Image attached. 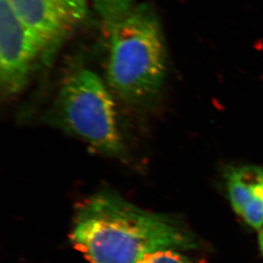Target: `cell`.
I'll list each match as a JSON object with an SVG mask.
<instances>
[{
	"instance_id": "cell-7",
	"label": "cell",
	"mask_w": 263,
	"mask_h": 263,
	"mask_svg": "<svg viewBox=\"0 0 263 263\" xmlns=\"http://www.w3.org/2000/svg\"><path fill=\"white\" fill-rule=\"evenodd\" d=\"M108 28L123 17L134 6V0H88Z\"/></svg>"
},
{
	"instance_id": "cell-10",
	"label": "cell",
	"mask_w": 263,
	"mask_h": 263,
	"mask_svg": "<svg viewBox=\"0 0 263 263\" xmlns=\"http://www.w3.org/2000/svg\"><path fill=\"white\" fill-rule=\"evenodd\" d=\"M259 245H260V249L263 254V230L259 234Z\"/></svg>"
},
{
	"instance_id": "cell-4",
	"label": "cell",
	"mask_w": 263,
	"mask_h": 263,
	"mask_svg": "<svg viewBox=\"0 0 263 263\" xmlns=\"http://www.w3.org/2000/svg\"><path fill=\"white\" fill-rule=\"evenodd\" d=\"M47 47L15 15L7 0H0V85L13 97L23 91Z\"/></svg>"
},
{
	"instance_id": "cell-5",
	"label": "cell",
	"mask_w": 263,
	"mask_h": 263,
	"mask_svg": "<svg viewBox=\"0 0 263 263\" xmlns=\"http://www.w3.org/2000/svg\"><path fill=\"white\" fill-rule=\"evenodd\" d=\"M15 15L48 50L85 20L88 0H7Z\"/></svg>"
},
{
	"instance_id": "cell-9",
	"label": "cell",
	"mask_w": 263,
	"mask_h": 263,
	"mask_svg": "<svg viewBox=\"0 0 263 263\" xmlns=\"http://www.w3.org/2000/svg\"><path fill=\"white\" fill-rule=\"evenodd\" d=\"M177 250H163L149 254L139 263H194Z\"/></svg>"
},
{
	"instance_id": "cell-1",
	"label": "cell",
	"mask_w": 263,
	"mask_h": 263,
	"mask_svg": "<svg viewBox=\"0 0 263 263\" xmlns=\"http://www.w3.org/2000/svg\"><path fill=\"white\" fill-rule=\"evenodd\" d=\"M70 241L89 263H139L156 251L199 245L176 218L145 211L111 190L97 192L79 204Z\"/></svg>"
},
{
	"instance_id": "cell-3",
	"label": "cell",
	"mask_w": 263,
	"mask_h": 263,
	"mask_svg": "<svg viewBox=\"0 0 263 263\" xmlns=\"http://www.w3.org/2000/svg\"><path fill=\"white\" fill-rule=\"evenodd\" d=\"M54 112L62 129L96 151L115 159L128 158L114 99L101 78L91 70H77L65 79Z\"/></svg>"
},
{
	"instance_id": "cell-2",
	"label": "cell",
	"mask_w": 263,
	"mask_h": 263,
	"mask_svg": "<svg viewBox=\"0 0 263 263\" xmlns=\"http://www.w3.org/2000/svg\"><path fill=\"white\" fill-rule=\"evenodd\" d=\"M107 82L124 103L149 106L161 93L168 53L156 13L136 5L110 27Z\"/></svg>"
},
{
	"instance_id": "cell-8",
	"label": "cell",
	"mask_w": 263,
	"mask_h": 263,
	"mask_svg": "<svg viewBox=\"0 0 263 263\" xmlns=\"http://www.w3.org/2000/svg\"><path fill=\"white\" fill-rule=\"evenodd\" d=\"M246 223L254 229H260L263 225V176L256 185L251 201L242 215Z\"/></svg>"
},
{
	"instance_id": "cell-6",
	"label": "cell",
	"mask_w": 263,
	"mask_h": 263,
	"mask_svg": "<svg viewBox=\"0 0 263 263\" xmlns=\"http://www.w3.org/2000/svg\"><path fill=\"white\" fill-rule=\"evenodd\" d=\"M263 176L260 167L242 166L232 168L227 175V189L232 207L242 216L251 201L256 185Z\"/></svg>"
}]
</instances>
